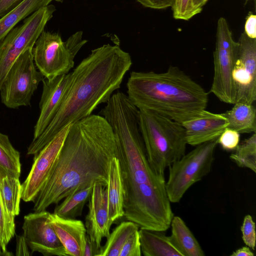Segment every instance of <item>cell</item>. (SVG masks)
Wrapping results in <instances>:
<instances>
[{
  "mask_svg": "<svg viewBox=\"0 0 256 256\" xmlns=\"http://www.w3.org/2000/svg\"><path fill=\"white\" fill-rule=\"evenodd\" d=\"M100 114L112 127L123 180L124 216L140 228L165 232L174 213L164 174L148 160L139 126V110L125 95L110 98Z\"/></svg>",
  "mask_w": 256,
  "mask_h": 256,
  "instance_id": "cell-1",
  "label": "cell"
},
{
  "mask_svg": "<svg viewBox=\"0 0 256 256\" xmlns=\"http://www.w3.org/2000/svg\"><path fill=\"white\" fill-rule=\"evenodd\" d=\"M118 148L112 127L91 114L70 125L54 168L33 202L34 212L58 204L76 189L98 183L106 187Z\"/></svg>",
  "mask_w": 256,
  "mask_h": 256,
  "instance_id": "cell-2",
  "label": "cell"
},
{
  "mask_svg": "<svg viewBox=\"0 0 256 256\" xmlns=\"http://www.w3.org/2000/svg\"><path fill=\"white\" fill-rule=\"evenodd\" d=\"M132 64L130 54L118 45L104 44L92 50L72 72L65 98L44 132L32 140L27 154L36 155L66 126L90 116L120 88Z\"/></svg>",
  "mask_w": 256,
  "mask_h": 256,
  "instance_id": "cell-3",
  "label": "cell"
},
{
  "mask_svg": "<svg viewBox=\"0 0 256 256\" xmlns=\"http://www.w3.org/2000/svg\"><path fill=\"white\" fill-rule=\"evenodd\" d=\"M126 86L128 98L138 110L180 124L200 116L208 102L205 90L176 66L160 73L132 72Z\"/></svg>",
  "mask_w": 256,
  "mask_h": 256,
  "instance_id": "cell-4",
  "label": "cell"
},
{
  "mask_svg": "<svg viewBox=\"0 0 256 256\" xmlns=\"http://www.w3.org/2000/svg\"><path fill=\"white\" fill-rule=\"evenodd\" d=\"M139 126L148 160L152 169L165 170L184 154L187 144L182 124L147 110H139Z\"/></svg>",
  "mask_w": 256,
  "mask_h": 256,
  "instance_id": "cell-5",
  "label": "cell"
},
{
  "mask_svg": "<svg viewBox=\"0 0 256 256\" xmlns=\"http://www.w3.org/2000/svg\"><path fill=\"white\" fill-rule=\"evenodd\" d=\"M78 31L63 42L58 32L44 30L32 48L34 64L44 78L66 74L74 67V58L87 40Z\"/></svg>",
  "mask_w": 256,
  "mask_h": 256,
  "instance_id": "cell-6",
  "label": "cell"
},
{
  "mask_svg": "<svg viewBox=\"0 0 256 256\" xmlns=\"http://www.w3.org/2000/svg\"><path fill=\"white\" fill-rule=\"evenodd\" d=\"M218 144L216 139L196 146L168 166L166 188L170 202H180L192 186L209 174Z\"/></svg>",
  "mask_w": 256,
  "mask_h": 256,
  "instance_id": "cell-7",
  "label": "cell"
},
{
  "mask_svg": "<svg viewBox=\"0 0 256 256\" xmlns=\"http://www.w3.org/2000/svg\"><path fill=\"white\" fill-rule=\"evenodd\" d=\"M56 10L52 4L42 8L14 27L0 42V88L13 64L25 51L32 48Z\"/></svg>",
  "mask_w": 256,
  "mask_h": 256,
  "instance_id": "cell-8",
  "label": "cell"
},
{
  "mask_svg": "<svg viewBox=\"0 0 256 256\" xmlns=\"http://www.w3.org/2000/svg\"><path fill=\"white\" fill-rule=\"evenodd\" d=\"M238 52V42L232 38L226 19L218 18L214 52V74L210 92L222 102L234 104L236 92L232 71Z\"/></svg>",
  "mask_w": 256,
  "mask_h": 256,
  "instance_id": "cell-9",
  "label": "cell"
},
{
  "mask_svg": "<svg viewBox=\"0 0 256 256\" xmlns=\"http://www.w3.org/2000/svg\"><path fill=\"white\" fill-rule=\"evenodd\" d=\"M44 78L36 68L32 48L26 50L13 64L0 88L2 103L10 108L30 105L34 92Z\"/></svg>",
  "mask_w": 256,
  "mask_h": 256,
  "instance_id": "cell-10",
  "label": "cell"
},
{
  "mask_svg": "<svg viewBox=\"0 0 256 256\" xmlns=\"http://www.w3.org/2000/svg\"><path fill=\"white\" fill-rule=\"evenodd\" d=\"M70 125L58 132L34 156L30 172L22 184V199L24 202H33L50 177L56 162Z\"/></svg>",
  "mask_w": 256,
  "mask_h": 256,
  "instance_id": "cell-11",
  "label": "cell"
},
{
  "mask_svg": "<svg viewBox=\"0 0 256 256\" xmlns=\"http://www.w3.org/2000/svg\"><path fill=\"white\" fill-rule=\"evenodd\" d=\"M238 42V57L232 71L236 102L253 104L256 100V38L244 32Z\"/></svg>",
  "mask_w": 256,
  "mask_h": 256,
  "instance_id": "cell-12",
  "label": "cell"
},
{
  "mask_svg": "<svg viewBox=\"0 0 256 256\" xmlns=\"http://www.w3.org/2000/svg\"><path fill=\"white\" fill-rule=\"evenodd\" d=\"M50 212L46 210L26 215L22 226L23 236L32 253L44 256H68L50 222Z\"/></svg>",
  "mask_w": 256,
  "mask_h": 256,
  "instance_id": "cell-13",
  "label": "cell"
},
{
  "mask_svg": "<svg viewBox=\"0 0 256 256\" xmlns=\"http://www.w3.org/2000/svg\"><path fill=\"white\" fill-rule=\"evenodd\" d=\"M71 80L72 72L50 79L44 78L42 81L40 113L34 127L32 140L41 135L56 116L65 98Z\"/></svg>",
  "mask_w": 256,
  "mask_h": 256,
  "instance_id": "cell-14",
  "label": "cell"
},
{
  "mask_svg": "<svg viewBox=\"0 0 256 256\" xmlns=\"http://www.w3.org/2000/svg\"><path fill=\"white\" fill-rule=\"evenodd\" d=\"M88 206L85 223L86 234L98 247L101 248L102 240L108 237L113 224L108 214L106 187L94 184Z\"/></svg>",
  "mask_w": 256,
  "mask_h": 256,
  "instance_id": "cell-15",
  "label": "cell"
},
{
  "mask_svg": "<svg viewBox=\"0 0 256 256\" xmlns=\"http://www.w3.org/2000/svg\"><path fill=\"white\" fill-rule=\"evenodd\" d=\"M182 124L184 128L187 144L196 146L218 139L228 123L222 114L204 110L198 117Z\"/></svg>",
  "mask_w": 256,
  "mask_h": 256,
  "instance_id": "cell-16",
  "label": "cell"
},
{
  "mask_svg": "<svg viewBox=\"0 0 256 256\" xmlns=\"http://www.w3.org/2000/svg\"><path fill=\"white\" fill-rule=\"evenodd\" d=\"M49 219L68 255L83 256L86 235L83 222L62 218L54 213L50 214Z\"/></svg>",
  "mask_w": 256,
  "mask_h": 256,
  "instance_id": "cell-17",
  "label": "cell"
},
{
  "mask_svg": "<svg viewBox=\"0 0 256 256\" xmlns=\"http://www.w3.org/2000/svg\"><path fill=\"white\" fill-rule=\"evenodd\" d=\"M106 190L109 216L114 223L124 216V190L120 162L116 156L110 162Z\"/></svg>",
  "mask_w": 256,
  "mask_h": 256,
  "instance_id": "cell-18",
  "label": "cell"
},
{
  "mask_svg": "<svg viewBox=\"0 0 256 256\" xmlns=\"http://www.w3.org/2000/svg\"><path fill=\"white\" fill-rule=\"evenodd\" d=\"M138 232L141 251L144 256H184L164 232L140 228Z\"/></svg>",
  "mask_w": 256,
  "mask_h": 256,
  "instance_id": "cell-19",
  "label": "cell"
},
{
  "mask_svg": "<svg viewBox=\"0 0 256 256\" xmlns=\"http://www.w3.org/2000/svg\"><path fill=\"white\" fill-rule=\"evenodd\" d=\"M52 1L62 2L64 0H22L0 18V42L19 22Z\"/></svg>",
  "mask_w": 256,
  "mask_h": 256,
  "instance_id": "cell-20",
  "label": "cell"
},
{
  "mask_svg": "<svg viewBox=\"0 0 256 256\" xmlns=\"http://www.w3.org/2000/svg\"><path fill=\"white\" fill-rule=\"evenodd\" d=\"M230 110L222 113L226 118L228 128L238 133H255L256 131V110L253 104L236 102Z\"/></svg>",
  "mask_w": 256,
  "mask_h": 256,
  "instance_id": "cell-21",
  "label": "cell"
},
{
  "mask_svg": "<svg viewBox=\"0 0 256 256\" xmlns=\"http://www.w3.org/2000/svg\"><path fill=\"white\" fill-rule=\"evenodd\" d=\"M170 226V236L184 256L205 255L199 242L180 217L174 216Z\"/></svg>",
  "mask_w": 256,
  "mask_h": 256,
  "instance_id": "cell-22",
  "label": "cell"
},
{
  "mask_svg": "<svg viewBox=\"0 0 256 256\" xmlns=\"http://www.w3.org/2000/svg\"><path fill=\"white\" fill-rule=\"evenodd\" d=\"M94 184L74 190L64 198L60 204L56 206L54 214L66 218L74 219L80 216L86 203L90 196Z\"/></svg>",
  "mask_w": 256,
  "mask_h": 256,
  "instance_id": "cell-23",
  "label": "cell"
},
{
  "mask_svg": "<svg viewBox=\"0 0 256 256\" xmlns=\"http://www.w3.org/2000/svg\"><path fill=\"white\" fill-rule=\"evenodd\" d=\"M19 177L0 172V192L8 213L12 216L20 212L22 187Z\"/></svg>",
  "mask_w": 256,
  "mask_h": 256,
  "instance_id": "cell-24",
  "label": "cell"
},
{
  "mask_svg": "<svg viewBox=\"0 0 256 256\" xmlns=\"http://www.w3.org/2000/svg\"><path fill=\"white\" fill-rule=\"evenodd\" d=\"M138 228L136 224L131 221L121 222L106 238L105 244L102 246L99 256H119L126 240Z\"/></svg>",
  "mask_w": 256,
  "mask_h": 256,
  "instance_id": "cell-25",
  "label": "cell"
},
{
  "mask_svg": "<svg viewBox=\"0 0 256 256\" xmlns=\"http://www.w3.org/2000/svg\"><path fill=\"white\" fill-rule=\"evenodd\" d=\"M0 172L20 176V154L11 144L8 136L0 132Z\"/></svg>",
  "mask_w": 256,
  "mask_h": 256,
  "instance_id": "cell-26",
  "label": "cell"
},
{
  "mask_svg": "<svg viewBox=\"0 0 256 256\" xmlns=\"http://www.w3.org/2000/svg\"><path fill=\"white\" fill-rule=\"evenodd\" d=\"M232 161L242 168H247L256 172V134L238 144L230 156Z\"/></svg>",
  "mask_w": 256,
  "mask_h": 256,
  "instance_id": "cell-27",
  "label": "cell"
},
{
  "mask_svg": "<svg viewBox=\"0 0 256 256\" xmlns=\"http://www.w3.org/2000/svg\"><path fill=\"white\" fill-rule=\"evenodd\" d=\"M14 218L8 212L0 192V256H10L12 254L7 246L15 235Z\"/></svg>",
  "mask_w": 256,
  "mask_h": 256,
  "instance_id": "cell-28",
  "label": "cell"
},
{
  "mask_svg": "<svg viewBox=\"0 0 256 256\" xmlns=\"http://www.w3.org/2000/svg\"><path fill=\"white\" fill-rule=\"evenodd\" d=\"M171 8L176 20H188L202 12L194 7L193 0H174Z\"/></svg>",
  "mask_w": 256,
  "mask_h": 256,
  "instance_id": "cell-29",
  "label": "cell"
},
{
  "mask_svg": "<svg viewBox=\"0 0 256 256\" xmlns=\"http://www.w3.org/2000/svg\"><path fill=\"white\" fill-rule=\"evenodd\" d=\"M240 229L244 242L254 250L256 241V226L250 214H246L244 216Z\"/></svg>",
  "mask_w": 256,
  "mask_h": 256,
  "instance_id": "cell-30",
  "label": "cell"
},
{
  "mask_svg": "<svg viewBox=\"0 0 256 256\" xmlns=\"http://www.w3.org/2000/svg\"><path fill=\"white\" fill-rule=\"evenodd\" d=\"M240 140V134L236 130L226 128L218 138V143L226 150H234Z\"/></svg>",
  "mask_w": 256,
  "mask_h": 256,
  "instance_id": "cell-31",
  "label": "cell"
},
{
  "mask_svg": "<svg viewBox=\"0 0 256 256\" xmlns=\"http://www.w3.org/2000/svg\"><path fill=\"white\" fill-rule=\"evenodd\" d=\"M138 230L134 232L128 238L120 250L119 256H142Z\"/></svg>",
  "mask_w": 256,
  "mask_h": 256,
  "instance_id": "cell-32",
  "label": "cell"
},
{
  "mask_svg": "<svg viewBox=\"0 0 256 256\" xmlns=\"http://www.w3.org/2000/svg\"><path fill=\"white\" fill-rule=\"evenodd\" d=\"M143 6L154 10L171 8L174 0H136Z\"/></svg>",
  "mask_w": 256,
  "mask_h": 256,
  "instance_id": "cell-33",
  "label": "cell"
},
{
  "mask_svg": "<svg viewBox=\"0 0 256 256\" xmlns=\"http://www.w3.org/2000/svg\"><path fill=\"white\" fill-rule=\"evenodd\" d=\"M244 32L249 38H256V16L252 12L246 18Z\"/></svg>",
  "mask_w": 256,
  "mask_h": 256,
  "instance_id": "cell-34",
  "label": "cell"
},
{
  "mask_svg": "<svg viewBox=\"0 0 256 256\" xmlns=\"http://www.w3.org/2000/svg\"><path fill=\"white\" fill-rule=\"evenodd\" d=\"M102 248V246H101ZM101 248H98L92 242L86 234L84 251L83 256H99Z\"/></svg>",
  "mask_w": 256,
  "mask_h": 256,
  "instance_id": "cell-35",
  "label": "cell"
},
{
  "mask_svg": "<svg viewBox=\"0 0 256 256\" xmlns=\"http://www.w3.org/2000/svg\"><path fill=\"white\" fill-rule=\"evenodd\" d=\"M28 245L23 236H16V256H30V254L28 248Z\"/></svg>",
  "mask_w": 256,
  "mask_h": 256,
  "instance_id": "cell-36",
  "label": "cell"
},
{
  "mask_svg": "<svg viewBox=\"0 0 256 256\" xmlns=\"http://www.w3.org/2000/svg\"><path fill=\"white\" fill-rule=\"evenodd\" d=\"M22 0H0V18L18 4Z\"/></svg>",
  "mask_w": 256,
  "mask_h": 256,
  "instance_id": "cell-37",
  "label": "cell"
},
{
  "mask_svg": "<svg viewBox=\"0 0 256 256\" xmlns=\"http://www.w3.org/2000/svg\"><path fill=\"white\" fill-rule=\"evenodd\" d=\"M254 254L248 246H244L234 252L230 256H254Z\"/></svg>",
  "mask_w": 256,
  "mask_h": 256,
  "instance_id": "cell-38",
  "label": "cell"
},
{
  "mask_svg": "<svg viewBox=\"0 0 256 256\" xmlns=\"http://www.w3.org/2000/svg\"><path fill=\"white\" fill-rule=\"evenodd\" d=\"M208 0H193V4L196 8L202 11L203 6L206 4Z\"/></svg>",
  "mask_w": 256,
  "mask_h": 256,
  "instance_id": "cell-39",
  "label": "cell"
},
{
  "mask_svg": "<svg viewBox=\"0 0 256 256\" xmlns=\"http://www.w3.org/2000/svg\"><path fill=\"white\" fill-rule=\"evenodd\" d=\"M246 0V2H248V0Z\"/></svg>",
  "mask_w": 256,
  "mask_h": 256,
  "instance_id": "cell-40",
  "label": "cell"
}]
</instances>
